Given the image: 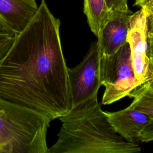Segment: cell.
<instances>
[{
    "mask_svg": "<svg viewBox=\"0 0 153 153\" xmlns=\"http://www.w3.org/2000/svg\"><path fill=\"white\" fill-rule=\"evenodd\" d=\"M148 45L150 57H153V18L149 17Z\"/></svg>",
    "mask_w": 153,
    "mask_h": 153,
    "instance_id": "2e32d148",
    "label": "cell"
},
{
    "mask_svg": "<svg viewBox=\"0 0 153 153\" xmlns=\"http://www.w3.org/2000/svg\"><path fill=\"white\" fill-rule=\"evenodd\" d=\"M60 20L45 0L15 39L0 63V98L28 108L53 121L72 102L68 67L62 51Z\"/></svg>",
    "mask_w": 153,
    "mask_h": 153,
    "instance_id": "6da1fadb",
    "label": "cell"
},
{
    "mask_svg": "<svg viewBox=\"0 0 153 153\" xmlns=\"http://www.w3.org/2000/svg\"><path fill=\"white\" fill-rule=\"evenodd\" d=\"M15 36L14 34L0 30V63L13 45Z\"/></svg>",
    "mask_w": 153,
    "mask_h": 153,
    "instance_id": "7c38bea8",
    "label": "cell"
},
{
    "mask_svg": "<svg viewBox=\"0 0 153 153\" xmlns=\"http://www.w3.org/2000/svg\"><path fill=\"white\" fill-rule=\"evenodd\" d=\"M134 6L145 7L149 14V18H153V0H135Z\"/></svg>",
    "mask_w": 153,
    "mask_h": 153,
    "instance_id": "9a60e30c",
    "label": "cell"
},
{
    "mask_svg": "<svg viewBox=\"0 0 153 153\" xmlns=\"http://www.w3.org/2000/svg\"><path fill=\"white\" fill-rule=\"evenodd\" d=\"M62 126L48 153H134L137 142L126 140L109 123L97 96L59 118Z\"/></svg>",
    "mask_w": 153,
    "mask_h": 153,
    "instance_id": "7a4b0ae2",
    "label": "cell"
},
{
    "mask_svg": "<svg viewBox=\"0 0 153 153\" xmlns=\"http://www.w3.org/2000/svg\"><path fill=\"white\" fill-rule=\"evenodd\" d=\"M149 17V12L145 7L133 13L127 37L134 73L140 85L151 80L153 76L148 48Z\"/></svg>",
    "mask_w": 153,
    "mask_h": 153,
    "instance_id": "8992f818",
    "label": "cell"
},
{
    "mask_svg": "<svg viewBox=\"0 0 153 153\" xmlns=\"http://www.w3.org/2000/svg\"><path fill=\"white\" fill-rule=\"evenodd\" d=\"M99 51L97 41L91 43L82 61L68 68V79L72 108L97 96L102 85L99 72Z\"/></svg>",
    "mask_w": 153,
    "mask_h": 153,
    "instance_id": "5b68a950",
    "label": "cell"
},
{
    "mask_svg": "<svg viewBox=\"0 0 153 153\" xmlns=\"http://www.w3.org/2000/svg\"><path fill=\"white\" fill-rule=\"evenodd\" d=\"M132 14L112 12L97 38L99 56H111L127 42L130 18Z\"/></svg>",
    "mask_w": 153,
    "mask_h": 153,
    "instance_id": "ba28073f",
    "label": "cell"
},
{
    "mask_svg": "<svg viewBox=\"0 0 153 153\" xmlns=\"http://www.w3.org/2000/svg\"><path fill=\"white\" fill-rule=\"evenodd\" d=\"M83 12L90 30L97 38L112 11L108 8L105 0H83Z\"/></svg>",
    "mask_w": 153,
    "mask_h": 153,
    "instance_id": "30bf717a",
    "label": "cell"
},
{
    "mask_svg": "<svg viewBox=\"0 0 153 153\" xmlns=\"http://www.w3.org/2000/svg\"><path fill=\"white\" fill-rule=\"evenodd\" d=\"M99 57L100 81L105 87L102 103L109 105L129 97L140 85L134 73L129 44L126 42L111 56Z\"/></svg>",
    "mask_w": 153,
    "mask_h": 153,
    "instance_id": "277c9868",
    "label": "cell"
},
{
    "mask_svg": "<svg viewBox=\"0 0 153 153\" xmlns=\"http://www.w3.org/2000/svg\"><path fill=\"white\" fill-rule=\"evenodd\" d=\"M51 120L0 98V153H48Z\"/></svg>",
    "mask_w": 153,
    "mask_h": 153,
    "instance_id": "3957f363",
    "label": "cell"
},
{
    "mask_svg": "<svg viewBox=\"0 0 153 153\" xmlns=\"http://www.w3.org/2000/svg\"><path fill=\"white\" fill-rule=\"evenodd\" d=\"M139 141L142 142L153 141V117H151L149 123L142 131L139 137Z\"/></svg>",
    "mask_w": 153,
    "mask_h": 153,
    "instance_id": "5bb4252c",
    "label": "cell"
},
{
    "mask_svg": "<svg viewBox=\"0 0 153 153\" xmlns=\"http://www.w3.org/2000/svg\"><path fill=\"white\" fill-rule=\"evenodd\" d=\"M108 8L111 11L123 12L132 14L128 6V0H105Z\"/></svg>",
    "mask_w": 153,
    "mask_h": 153,
    "instance_id": "4fadbf2b",
    "label": "cell"
},
{
    "mask_svg": "<svg viewBox=\"0 0 153 153\" xmlns=\"http://www.w3.org/2000/svg\"><path fill=\"white\" fill-rule=\"evenodd\" d=\"M115 131L127 141H139L140 134L151 117L129 106L116 112H105Z\"/></svg>",
    "mask_w": 153,
    "mask_h": 153,
    "instance_id": "9c48e42d",
    "label": "cell"
},
{
    "mask_svg": "<svg viewBox=\"0 0 153 153\" xmlns=\"http://www.w3.org/2000/svg\"><path fill=\"white\" fill-rule=\"evenodd\" d=\"M151 63H152V71H153V57H151ZM151 82H152L153 83V76L151 80H150Z\"/></svg>",
    "mask_w": 153,
    "mask_h": 153,
    "instance_id": "e0dca14e",
    "label": "cell"
},
{
    "mask_svg": "<svg viewBox=\"0 0 153 153\" xmlns=\"http://www.w3.org/2000/svg\"><path fill=\"white\" fill-rule=\"evenodd\" d=\"M36 0H0V30L21 33L36 14Z\"/></svg>",
    "mask_w": 153,
    "mask_h": 153,
    "instance_id": "52a82bcc",
    "label": "cell"
},
{
    "mask_svg": "<svg viewBox=\"0 0 153 153\" xmlns=\"http://www.w3.org/2000/svg\"><path fill=\"white\" fill-rule=\"evenodd\" d=\"M129 97L133 98L130 107L153 117V83L150 81L133 90Z\"/></svg>",
    "mask_w": 153,
    "mask_h": 153,
    "instance_id": "8fae6325",
    "label": "cell"
}]
</instances>
